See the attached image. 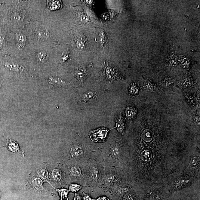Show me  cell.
<instances>
[{
	"instance_id": "6da1fadb",
	"label": "cell",
	"mask_w": 200,
	"mask_h": 200,
	"mask_svg": "<svg viewBox=\"0 0 200 200\" xmlns=\"http://www.w3.org/2000/svg\"><path fill=\"white\" fill-rule=\"evenodd\" d=\"M5 23L11 29L25 30L31 21L40 18L45 10L46 1H6Z\"/></svg>"
},
{
	"instance_id": "7a4b0ae2",
	"label": "cell",
	"mask_w": 200,
	"mask_h": 200,
	"mask_svg": "<svg viewBox=\"0 0 200 200\" xmlns=\"http://www.w3.org/2000/svg\"><path fill=\"white\" fill-rule=\"evenodd\" d=\"M6 28L7 54L23 59L31 46L26 30Z\"/></svg>"
},
{
	"instance_id": "3957f363",
	"label": "cell",
	"mask_w": 200,
	"mask_h": 200,
	"mask_svg": "<svg viewBox=\"0 0 200 200\" xmlns=\"http://www.w3.org/2000/svg\"><path fill=\"white\" fill-rule=\"evenodd\" d=\"M51 49L49 46L31 45L23 59L26 60L29 66L32 65L37 69L47 68L52 58Z\"/></svg>"
},
{
	"instance_id": "277c9868",
	"label": "cell",
	"mask_w": 200,
	"mask_h": 200,
	"mask_svg": "<svg viewBox=\"0 0 200 200\" xmlns=\"http://www.w3.org/2000/svg\"><path fill=\"white\" fill-rule=\"evenodd\" d=\"M0 62L8 72L17 76H24L28 74L29 67L26 60L17 58L8 54L0 57Z\"/></svg>"
},
{
	"instance_id": "5b68a950",
	"label": "cell",
	"mask_w": 200,
	"mask_h": 200,
	"mask_svg": "<svg viewBox=\"0 0 200 200\" xmlns=\"http://www.w3.org/2000/svg\"><path fill=\"white\" fill-rule=\"evenodd\" d=\"M26 185L29 189L39 194H46V192L43 185V180L34 175L26 181Z\"/></svg>"
},
{
	"instance_id": "8992f818",
	"label": "cell",
	"mask_w": 200,
	"mask_h": 200,
	"mask_svg": "<svg viewBox=\"0 0 200 200\" xmlns=\"http://www.w3.org/2000/svg\"><path fill=\"white\" fill-rule=\"evenodd\" d=\"M109 130L105 128L91 131L89 134L91 140L95 142H103L106 137Z\"/></svg>"
},
{
	"instance_id": "52a82bcc",
	"label": "cell",
	"mask_w": 200,
	"mask_h": 200,
	"mask_svg": "<svg viewBox=\"0 0 200 200\" xmlns=\"http://www.w3.org/2000/svg\"><path fill=\"white\" fill-rule=\"evenodd\" d=\"M6 146L9 151L15 153L19 156H24V152L21 149L18 144L15 140L11 139H8Z\"/></svg>"
},
{
	"instance_id": "ba28073f",
	"label": "cell",
	"mask_w": 200,
	"mask_h": 200,
	"mask_svg": "<svg viewBox=\"0 0 200 200\" xmlns=\"http://www.w3.org/2000/svg\"><path fill=\"white\" fill-rule=\"evenodd\" d=\"M47 81L50 85L54 87H62L66 85V83L64 80L52 75L48 77Z\"/></svg>"
},
{
	"instance_id": "9c48e42d",
	"label": "cell",
	"mask_w": 200,
	"mask_h": 200,
	"mask_svg": "<svg viewBox=\"0 0 200 200\" xmlns=\"http://www.w3.org/2000/svg\"><path fill=\"white\" fill-rule=\"evenodd\" d=\"M35 176L40 177L43 180L48 181L49 180V174L46 169V166L43 165L36 169Z\"/></svg>"
},
{
	"instance_id": "30bf717a",
	"label": "cell",
	"mask_w": 200,
	"mask_h": 200,
	"mask_svg": "<svg viewBox=\"0 0 200 200\" xmlns=\"http://www.w3.org/2000/svg\"><path fill=\"white\" fill-rule=\"evenodd\" d=\"M88 75V70L85 68H79L75 72V75L79 81L80 85L82 86L85 80Z\"/></svg>"
},
{
	"instance_id": "8fae6325",
	"label": "cell",
	"mask_w": 200,
	"mask_h": 200,
	"mask_svg": "<svg viewBox=\"0 0 200 200\" xmlns=\"http://www.w3.org/2000/svg\"><path fill=\"white\" fill-rule=\"evenodd\" d=\"M105 71V75L106 79L109 80H113L118 79L119 78L118 72L111 66H106Z\"/></svg>"
},
{
	"instance_id": "7c38bea8",
	"label": "cell",
	"mask_w": 200,
	"mask_h": 200,
	"mask_svg": "<svg viewBox=\"0 0 200 200\" xmlns=\"http://www.w3.org/2000/svg\"><path fill=\"white\" fill-rule=\"evenodd\" d=\"M70 155L72 158H79L84 155V152L81 148L75 146L71 148L70 151Z\"/></svg>"
},
{
	"instance_id": "4fadbf2b",
	"label": "cell",
	"mask_w": 200,
	"mask_h": 200,
	"mask_svg": "<svg viewBox=\"0 0 200 200\" xmlns=\"http://www.w3.org/2000/svg\"><path fill=\"white\" fill-rule=\"evenodd\" d=\"M178 58L175 53L172 52L168 57L167 63L169 67L176 66L178 63Z\"/></svg>"
},
{
	"instance_id": "5bb4252c",
	"label": "cell",
	"mask_w": 200,
	"mask_h": 200,
	"mask_svg": "<svg viewBox=\"0 0 200 200\" xmlns=\"http://www.w3.org/2000/svg\"><path fill=\"white\" fill-rule=\"evenodd\" d=\"M51 177L54 181L59 182L61 180V172L60 169L54 168L53 169L51 174Z\"/></svg>"
},
{
	"instance_id": "9a60e30c",
	"label": "cell",
	"mask_w": 200,
	"mask_h": 200,
	"mask_svg": "<svg viewBox=\"0 0 200 200\" xmlns=\"http://www.w3.org/2000/svg\"><path fill=\"white\" fill-rule=\"evenodd\" d=\"M96 95L92 91H89L85 93L82 96L83 102H87L91 101L94 100Z\"/></svg>"
},
{
	"instance_id": "2e32d148",
	"label": "cell",
	"mask_w": 200,
	"mask_h": 200,
	"mask_svg": "<svg viewBox=\"0 0 200 200\" xmlns=\"http://www.w3.org/2000/svg\"><path fill=\"white\" fill-rule=\"evenodd\" d=\"M126 116L129 119H133L137 114V111L135 108L132 107H128L126 108Z\"/></svg>"
},
{
	"instance_id": "e0dca14e",
	"label": "cell",
	"mask_w": 200,
	"mask_h": 200,
	"mask_svg": "<svg viewBox=\"0 0 200 200\" xmlns=\"http://www.w3.org/2000/svg\"><path fill=\"white\" fill-rule=\"evenodd\" d=\"M193 83L192 78L189 75H186L182 81V85L186 87H189Z\"/></svg>"
},
{
	"instance_id": "ac0fdd59",
	"label": "cell",
	"mask_w": 200,
	"mask_h": 200,
	"mask_svg": "<svg viewBox=\"0 0 200 200\" xmlns=\"http://www.w3.org/2000/svg\"><path fill=\"white\" fill-rule=\"evenodd\" d=\"M145 86L146 89L151 91H155L157 89V87L155 83L149 79H147L146 81Z\"/></svg>"
},
{
	"instance_id": "d6986e66",
	"label": "cell",
	"mask_w": 200,
	"mask_h": 200,
	"mask_svg": "<svg viewBox=\"0 0 200 200\" xmlns=\"http://www.w3.org/2000/svg\"><path fill=\"white\" fill-rule=\"evenodd\" d=\"M180 62L181 65L183 68H188L191 63V60L189 57H183L180 59Z\"/></svg>"
},
{
	"instance_id": "ffe728a7",
	"label": "cell",
	"mask_w": 200,
	"mask_h": 200,
	"mask_svg": "<svg viewBox=\"0 0 200 200\" xmlns=\"http://www.w3.org/2000/svg\"><path fill=\"white\" fill-rule=\"evenodd\" d=\"M121 149L119 146H115L112 148L111 154L114 158H118L121 154Z\"/></svg>"
},
{
	"instance_id": "44dd1931",
	"label": "cell",
	"mask_w": 200,
	"mask_h": 200,
	"mask_svg": "<svg viewBox=\"0 0 200 200\" xmlns=\"http://www.w3.org/2000/svg\"><path fill=\"white\" fill-rule=\"evenodd\" d=\"M70 174L74 177H79L81 174V171L79 167L73 166L70 170Z\"/></svg>"
},
{
	"instance_id": "7402d4cb",
	"label": "cell",
	"mask_w": 200,
	"mask_h": 200,
	"mask_svg": "<svg viewBox=\"0 0 200 200\" xmlns=\"http://www.w3.org/2000/svg\"><path fill=\"white\" fill-rule=\"evenodd\" d=\"M116 128L119 132H122L124 131L125 127V124L124 121L121 117L118 120L116 124Z\"/></svg>"
},
{
	"instance_id": "603a6c76",
	"label": "cell",
	"mask_w": 200,
	"mask_h": 200,
	"mask_svg": "<svg viewBox=\"0 0 200 200\" xmlns=\"http://www.w3.org/2000/svg\"><path fill=\"white\" fill-rule=\"evenodd\" d=\"M174 83V80L170 76L166 77L162 81V84L166 86H171Z\"/></svg>"
},
{
	"instance_id": "cb8c5ba5",
	"label": "cell",
	"mask_w": 200,
	"mask_h": 200,
	"mask_svg": "<svg viewBox=\"0 0 200 200\" xmlns=\"http://www.w3.org/2000/svg\"><path fill=\"white\" fill-rule=\"evenodd\" d=\"M57 190L62 199L65 198H67V195L69 192V190L64 189H57Z\"/></svg>"
},
{
	"instance_id": "d4e9b609",
	"label": "cell",
	"mask_w": 200,
	"mask_h": 200,
	"mask_svg": "<svg viewBox=\"0 0 200 200\" xmlns=\"http://www.w3.org/2000/svg\"><path fill=\"white\" fill-rule=\"evenodd\" d=\"M81 188V186L76 184H72L70 185L69 190L73 192H77L79 191Z\"/></svg>"
},
{
	"instance_id": "484cf974",
	"label": "cell",
	"mask_w": 200,
	"mask_h": 200,
	"mask_svg": "<svg viewBox=\"0 0 200 200\" xmlns=\"http://www.w3.org/2000/svg\"><path fill=\"white\" fill-rule=\"evenodd\" d=\"M138 86L137 85V83H134L133 85L131 86L130 89V93L132 94L135 95L138 92Z\"/></svg>"
},
{
	"instance_id": "4316f807",
	"label": "cell",
	"mask_w": 200,
	"mask_h": 200,
	"mask_svg": "<svg viewBox=\"0 0 200 200\" xmlns=\"http://www.w3.org/2000/svg\"><path fill=\"white\" fill-rule=\"evenodd\" d=\"M114 180V176L113 174H109L107 175L106 177V182L107 184H111Z\"/></svg>"
},
{
	"instance_id": "83f0119b",
	"label": "cell",
	"mask_w": 200,
	"mask_h": 200,
	"mask_svg": "<svg viewBox=\"0 0 200 200\" xmlns=\"http://www.w3.org/2000/svg\"><path fill=\"white\" fill-rule=\"evenodd\" d=\"M198 161V158L196 157L192 158L190 162V165L192 167H194L196 166Z\"/></svg>"
},
{
	"instance_id": "f1b7e54d",
	"label": "cell",
	"mask_w": 200,
	"mask_h": 200,
	"mask_svg": "<svg viewBox=\"0 0 200 200\" xmlns=\"http://www.w3.org/2000/svg\"><path fill=\"white\" fill-rule=\"evenodd\" d=\"M98 172L96 168H94L92 171V175L94 179H97L98 176Z\"/></svg>"
},
{
	"instance_id": "f546056e",
	"label": "cell",
	"mask_w": 200,
	"mask_h": 200,
	"mask_svg": "<svg viewBox=\"0 0 200 200\" xmlns=\"http://www.w3.org/2000/svg\"><path fill=\"white\" fill-rule=\"evenodd\" d=\"M92 198H91L90 196H89L88 195H85L84 198H83V200H92Z\"/></svg>"
},
{
	"instance_id": "4dcf8cb0",
	"label": "cell",
	"mask_w": 200,
	"mask_h": 200,
	"mask_svg": "<svg viewBox=\"0 0 200 200\" xmlns=\"http://www.w3.org/2000/svg\"><path fill=\"white\" fill-rule=\"evenodd\" d=\"M74 200H81V199L79 195L76 193L75 195Z\"/></svg>"
},
{
	"instance_id": "1f68e13d",
	"label": "cell",
	"mask_w": 200,
	"mask_h": 200,
	"mask_svg": "<svg viewBox=\"0 0 200 200\" xmlns=\"http://www.w3.org/2000/svg\"><path fill=\"white\" fill-rule=\"evenodd\" d=\"M97 200H109L106 197L103 196L98 198Z\"/></svg>"
},
{
	"instance_id": "d6a6232c",
	"label": "cell",
	"mask_w": 200,
	"mask_h": 200,
	"mask_svg": "<svg viewBox=\"0 0 200 200\" xmlns=\"http://www.w3.org/2000/svg\"><path fill=\"white\" fill-rule=\"evenodd\" d=\"M125 198H126V199H128V200H133L132 199V198L131 197V195H127L125 196Z\"/></svg>"
},
{
	"instance_id": "836d02e7",
	"label": "cell",
	"mask_w": 200,
	"mask_h": 200,
	"mask_svg": "<svg viewBox=\"0 0 200 200\" xmlns=\"http://www.w3.org/2000/svg\"><path fill=\"white\" fill-rule=\"evenodd\" d=\"M1 199V195H0V200Z\"/></svg>"
},
{
	"instance_id": "e575fe53",
	"label": "cell",
	"mask_w": 200,
	"mask_h": 200,
	"mask_svg": "<svg viewBox=\"0 0 200 200\" xmlns=\"http://www.w3.org/2000/svg\"><path fill=\"white\" fill-rule=\"evenodd\" d=\"M60 200H63V199H61Z\"/></svg>"
},
{
	"instance_id": "d590c367",
	"label": "cell",
	"mask_w": 200,
	"mask_h": 200,
	"mask_svg": "<svg viewBox=\"0 0 200 200\" xmlns=\"http://www.w3.org/2000/svg\"><path fill=\"white\" fill-rule=\"evenodd\" d=\"M1 84H0V86H1Z\"/></svg>"
},
{
	"instance_id": "8d00e7d4",
	"label": "cell",
	"mask_w": 200,
	"mask_h": 200,
	"mask_svg": "<svg viewBox=\"0 0 200 200\" xmlns=\"http://www.w3.org/2000/svg\"><path fill=\"white\" fill-rule=\"evenodd\" d=\"M69 200L68 199V200Z\"/></svg>"
}]
</instances>
